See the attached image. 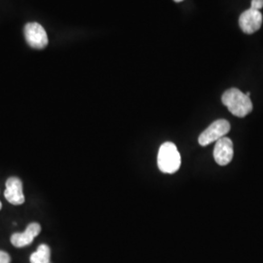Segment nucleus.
I'll use <instances>...</instances> for the list:
<instances>
[{
  "mask_svg": "<svg viewBox=\"0 0 263 263\" xmlns=\"http://www.w3.org/2000/svg\"><path fill=\"white\" fill-rule=\"evenodd\" d=\"M221 101L230 112L240 118L247 116L253 110V104L250 97L236 88L226 91L221 97Z\"/></svg>",
  "mask_w": 263,
  "mask_h": 263,
  "instance_id": "f257e3e1",
  "label": "nucleus"
},
{
  "mask_svg": "<svg viewBox=\"0 0 263 263\" xmlns=\"http://www.w3.org/2000/svg\"><path fill=\"white\" fill-rule=\"evenodd\" d=\"M157 164L160 171L165 174H174L180 168L181 157L175 143L168 141L161 145Z\"/></svg>",
  "mask_w": 263,
  "mask_h": 263,
  "instance_id": "f03ea898",
  "label": "nucleus"
},
{
  "mask_svg": "<svg viewBox=\"0 0 263 263\" xmlns=\"http://www.w3.org/2000/svg\"><path fill=\"white\" fill-rule=\"evenodd\" d=\"M230 131V124L226 119H219L212 123L205 131L203 132L198 141L200 145L206 146L214 141H217L223 138Z\"/></svg>",
  "mask_w": 263,
  "mask_h": 263,
  "instance_id": "7ed1b4c3",
  "label": "nucleus"
},
{
  "mask_svg": "<svg viewBox=\"0 0 263 263\" xmlns=\"http://www.w3.org/2000/svg\"><path fill=\"white\" fill-rule=\"evenodd\" d=\"M25 36L30 47L43 49L48 45L46 30L38 23H28L26 25Z\"/></svg>",
  "mask_w": 263,
  "mask_h": 263,
  "instance_id": "20e7f679",
  "label": "nucleus"
},
{
  "mask_svg": "<svg viewBox=\"0 0 263 263\" xmlns=\"http://www.w3.org/2000/svg\"><path fill=\"white\" fill-rule=\"evenodd\" d=\"M262 14L260 11L250 9L243 12L239 19V26L242 31L247 34H252L261 28Z\"/></svg>",
  "mask_w": 263,
  "mask_h": 263,
  "instance_id": "39448f33",
  "label": "nucleus"
},
{
  "mask_svg": "<svg viewBox=\"0 0 263 263\" xmlns=\"http://www.w3.org/2000/svg\"><path fill=\"white\" fill-rule=\"evenodd\" d=\"M233 142L229 138H221L216 141L214 149V158L220 166L228 165L233 158Z\"/></svg>",
  "mask_w": 263,
  "mask_h": 263,
  "instance_id": "423d86ee",
  "label": "nucleus"
},
{
  "mask_svg": "<svg viewBox=\"0 0 263 263\" xmlns=\"http://www.w3.org/2000/svg\"><path fill=\"white\" fill-rule=\"evenodd\" d=\"M4 196L13 205L24 204L25 196L23 192V183L18 178L13 177L7 179Z\"/></svg>",
  "mask_w": 263,
  "mask_h": 263,
  "instance_id": "0eeeda50",
  "label": "nucleus"
},
{
  "mask_svg": "<svg viewBox=\"0 0 263 263\" xmlns=\"http://www.w3.org/2000/svg\"><path fill=\"white\" fill-rule=\"evenodd\" d=\"M41 231V226L36 222L30 223L23 233H15L11 237V243L17 248H23L31 244Z\"/></svg>",
  "mask_w": 263,
  "mask_h": 263,
  "instance_id": "6e6552de",
  "label": "nucleus"
},
{
  "mask_svg": "<svg viewBox=\"0 0 263 263\" xmlns=\"http://www.w3.org/2000/svg\"><path fill=\"white\" fill-rule=\"evenodd\" d=\"M51 251L47 245H40L37 251L30 255L31 263H51Z\"/></svg>",
  "mask_w": 263,
  "mask_h": 263,
  "instance_id": "1a4fd4ad",
  "label": "nucleus"
},
{
  "mask_svg": "<svg viewBox=\"0 0 263 263\" xmlns=\"http://www.w3.org/2000/svg\"><path fill=\"white\" fill-rule=\"evenodd\" d=\"M263 7V0H252V5H251V9L259 10Z\"/></svg>",
  "mask_w": 263,
  "mask_h": 263,
  "instance_id": "9d476101",
  "label": "nucleus"
},
{
  "mask_svg": "<svg viewBox=\"0 0 263 263\" xmlns=\"http://www.w3.org/2000/svg\"><path fill=\"white\" fill-rule=\"evenodd\" d=\"M11 262V257L9 254L3 251H0V263H10Z\"/></svg>",
  "mask_w": 263,
  "mask_h": 263,
  "instance_id": "9b49d317",
  "label": "nucleus"
},
{
  "mask_svg": "<svg viewBox=\"0 0 263 263\" xmlns=\"http://www.w3.org/2000/svg\"><path fill=\"white\" fill-rule=\"evenodd\" d=\"M174 1H176V2H180V1H183V0H174Z\"/></svg>",
  "mask_w": 263,
  "mask_h": 263,
  "instance_id": "f8f14e48",
  "label": "nucleus"
},
{
  "mask_svg": "<svg viewBox=\"0 0 263 263\" xmlns=\"http://www.w3.org/2000/svg\"><path fill=\"white\" fill-rule=\"evenodd\" d=\"M1 208H2V204H1V202H0V210H1Z\"/></svg>",
  "mask_w": 263,
  "mask_h": 263,
  "instance_id": "ddd939ff",
  "label": "nucleus"
}]
</instances>
